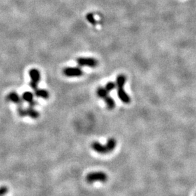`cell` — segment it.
Segmentation results:
<instances>
[{
	"mask_svg": "<svg viewBox=\"0 0 196 196\" xmlns=\"http://www.w3.org/2000/svg\"><path fill=\"white\" fill-rule=\"evenodd\" d=\"M117 146V141L114 138H110L106 145H102L97 142H94L91 145V148L94 151L99 154L106 155L113 151Z\"/></svg>",
	"mask_w": 196,
	"mask_h": 196,
	"instance_id": "6da1fadb",
	"label": "cell"
},
{
	"mask_svg": "<svg viewBox=\"0 0 196 196\" xmlns=\"http://www.w3.org/2000/svg\"><path fill=\"white\" fill-rule=\"evenodd\" d=\"M108 175L103 171H94L88 173L85 177L86 181L88 183H93L94 182H106L108 180Z\"/></svg>",
	"mask_w": 196,
	"mask_h": 196,
	"instance_id": "7a4b0ae2",
	"label": "cell"
},
{
	"mask_svg": "<svg viewBox=\"0 0 196 196\" xmlns=\"http://www.w3.org/2000/svg\"><path fill=\"white\" fill-rule=\"evenodd\" d=\"M76 63L79 67L87 66L89 68H96L98 65V61L94 58L91 57H79L76 59Z\"/></svg>",
	"mask_w": 196,
	"mask_h": 196,
	"instance_id": "3957f363",
	"label": "cell"
},
{
	"mask_svg": "<svg viewBox=\"0 0 196 196\" xmlns=\"http://www.w3.org/2000/svg\"><path fill=\"white\" fill-rule=\"evenodd\" d=\"M63 73L67 77H79L84 74L80 67H66L63 69Z\"/></svg>",
	"mask_w": 196,
	"mask_h": 196,
	"instance_id": "277c9868",
	"label": "cell"
},
{
	"mask_svg": "<svg viewBox=\"0 0 196 196\" xmlns=\"http://www.w3.org/2000/svg\"><path fill=\"white\" fill-rule=\"evenodd\" d=\"M124 87L117 88V96L122 103L129 104L131 102V98L124 90Z\"/></svg>",
	"mask_w": 196,
	"mask_h": 196,
	"instance_id": "5b68a950",
	"label": "cell"
},
{
	"mask_svg": "<svg viewBox=\"0 0 196 196\" xmlns=\"http://www.w3.org/2000/svg\"><path fill=\"white\" fill-rule=\"evenodd\" d=\"M29 75L31 78V81L36 83H39L41 80V74L38 69L36 68H33L29 70Z\"/></svg>",
	"mask_w": 196,
	"mask_h": 196,
	"instance_id": "8992f818",
	"label": "cell"
},
{
	"mask_svg": "<svg viewBox=\"0 0 196 196\" xmlns=\"http://www.w3.org/2000/svg\"><path fill=\"white\" fill-rule=\"evenodd\" d=\"M8 99L10 101L13 102L14 103L17 104V105H21L22 104L23 100L22 99V97H20V96L15 92H12L10 94L8 95Z\"/></svg>",
	"mask_w": 196,
	"mask_h": 196,
	"instance_id": "52a82bcc",
	"label": "cell"
},
{
	"mask_svg": "<svg viewBox=\"0 0 196 196\" xmlns=\"http://www.w3.org/2000/svg\"><path fill=\"white\" fill-rule=\"evenodd\" d=\"M26 117H29L32 119H37L39 117V112L33 107L29 106L26 108Z\"/></svg>",
	"mask_w": 196,
	"mask_h": 196,
	"instance_id": "ba28073f",
	"label": "cell"
},
{
	"mask_svg": "<svg viewBox=\"0 0 196 196\" xmlns=\"http://www.w3.org/2000/svg\"><path fill=\"white\" fill-rule=\"evenodd\" d=\"M34 91L35 95L38 98H42V99H47L49 98V96H50V94H49L48 92L45 89H43V88H38L37 89Z\"/></svg>",
	"mask_w": 196,
	"mask_h": 196,
	"instance_id": "9c48e42d",
	"label": "cell"
},
{
	"mask_svg": "<svg viewBox=\"0 0 196 196\" xmlns=\"http://www.w3.org/2000/svg\"><path fill=\"white\" fill-rule=\"evenodd\" d=\"M126 80H127L126 76H125L124 75H118L117 78H116V81H115L116 87H117V88L124 87Z\"/></svg>",
	"mask_w": 196,
	"mask_h": 196,
	"instance_id": "30bf717a",
	"label": "cell"
},
{
	"mask_svg": "<svg viewBox=\"0 0 196 196\" xmlns=\"http://www.w3.org/2000/svg\"><path fill=\"white\" fill-rule=\"evenodd\" d=\"M104 101H105L106 106L107 107V108H108V110H112L115 108V100L113 99L111 96H110L109 95L107 97H106L105 99H104Z\"/></svg>",
	"mask_w": 196,
	"mask_h": 196,
	"instance_id": "8fae6325",
	"label": "cell"
},
{
	"mask_svg": "<svg viewBox=\"0 0 196 196\" xmlns=\"http://www.w3.org/2000/svg\"><path fill=\"white\" fill-rule=\"evenodd\" d=\"M34 96L35 94L30 91L24 92L22 96V99L24 101L27 102V103H29L34 100Z\"/></svg>",
	"mask_w": 196,
	"mask_h": 196,
	"instance_id": "7c38bea8",
	"label": "cell"
},
{
	"mask_svg": "<svg viewBox=\"0 0 196 196\" xmlns=\"http://www.w3.org/2000/svg\"><path fill=\"white\" fill-rule=\"evenodd\" d=\"M96 94L97 96L102 99H104L109 95V93L106 90V88L102 87H99L97 88Z\"/></svg>",
	"mask_w": 196,
	"mask_h": 196,
	"instance_id": "4fadbf2b",
	"label": "cell"
},
{
	"mask_svg": "<svg viewBox=\"0 0 196 196\" xmlns=\"http://www.w3.org/2000/svg\"><path fill=\"white\" fill-rule=\"evenodd\" d=\"M105 88H106V90L108 92V93H110V92L114 90L115 88H117V87H116L115 82L110 81V82H108V83L106 84Z\"/></svg>",
	"mask_w": 196,
	"mask_h": 196,
	"instance_id": "5bb4252c",
	"label": "cell"
},
{
	"mask_svg": "<svg viewBox=\"0 0 196 196\" xmlns=\"http://www.w3.org/2000/svg\"><path fill=\"white\" fill-rule=\"evenodd\" d=\"M86 19L88 21V22H90L91 24H93V25L96 24V20L95 19L94 15L92 14H88V15H87Z\"/></svg>",
	"mask_w": 196,
	"mask_h": 196,
	"instance_id": "9a60e30c",
	"label": "cell"
},
{
	"mask_svg": "<svg viewBox=\"0 0 196 196\" xmlns=\"http://www.w3.org/2000/svg\"><path fill=\"white\" fill-rule=\"evenodd\" d=\"M17 112H18V113H19V115L20 116V117H26V108H24L23 107L19 106V108H18V110H17Z\"/></svg>",
	"mask_w": 196,
	"mask_h": 196,
	"instance_id": "2e32d148",
	"label": "cell"
},
{
	"mask_svg": "<svg viewBox=\"0 0 196 196\" xmlns=\"http://www.w3.org/2000/svg\"><path fill=\"white\" fill-rule=\"evenodd\" d=\"M8 192V189L6 186H1L0 188V196H4Z\"/></svg>",
	"mask_w": 196,
	"mask_h": 196,
	"instance_id": "e0dca14e",
	"label": "cell"
},
{
	"mask_svg": "<svg viewBox=\"0 0 196 196\" xmlns=\"http://www.w3.org/2000/svg\"><path fill=\"white\" fill-rule=\"evenodd\" d=\"M29 85H30L31 88L33 91H35L38 88V84L36 83V82H33L31 81L29 83Z\"/></svg>",
	"mask_w": 196,
	"mask_h": 196,
	"instance_id": "ac0fdd59",
	"label": "cell"
},
{
	"mask_svg": "<svg viewBox=\"0 0 196 196\" xmlns=\"http://www.w3.org/2000/svg\"><path fill=\"white\" fill-rule=\"evenodd\" d=\"M28 104H29V106L33 107V108H35V107L36 106V105H37V101H35L34 99V100L33 101H31V102L28 103Z\"/></svg>",
	"mask_w": 196,
	"mask_h": 196,
	"instance_id": "d6986e66",
	"label": "cell"
}]
</instances>
